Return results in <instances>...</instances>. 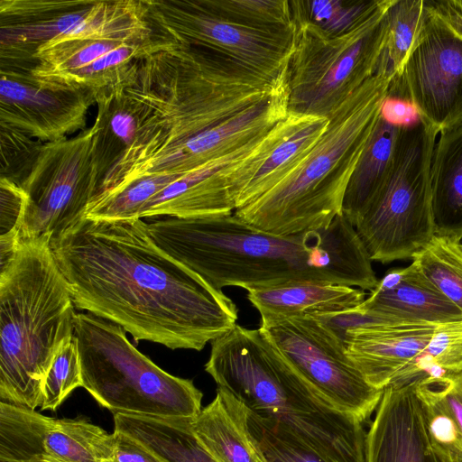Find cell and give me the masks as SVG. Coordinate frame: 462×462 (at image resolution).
<instances>
[{
  "instance_id": "52a82bcc",
  "label": "cell",
  "mask_w": 462,
  "mask_h": 462,
  "mask_svg": "<svg viewBox=\"0 0 462 462\" xmlns=\"http://www.w3.org/2000/svg\"><path fill=\"white\" fill-rule=\"evenodd\" d=\"M74 336L82 387L113 413L194 419L203 393L192 380L160 368L128 340L117 324L77 313Z\"/></svg>"
},
{
  "instance_id": "2e32d148",
  "label": "cell",
  "mask_w": 462,
  "mask_h": 462,
  "mask_svg": "<svg viewBox=\"0 0 462 462\" xmlns=\"http://www.w3.org/2000/svg\"><path fill=\"white\" fill-rule=\"evenodd\" d=\"M171 41L152 31L45 45L32 55L31 70L40 79L97 92L121 82L142 58Z\"/></svg>"
},
{
  "instance_id": "d6a6232c",
  "label": "cell",
  "mask_w": 462,
  "mask_h": 462,
  "mask_svg": "<svg viewBox=\"0 0 462 462\" xmlns=\"http://www.w3.org/2000/svg\"><path fill=\"white\" fill-rule=\"evenodd\" d=\"M203 1L212 12L237 24L264 29L294 26L289 0Z\"/></svg>"
},
{
  "instance_id": "f546056e",
  "label": "cell",
  "mask_w": 462,
  "mask_h": 462,
  "mask_svg": "<svg viewBox=\"0 0 462 462\" xmlns=\"http://www.w3.org/2000/svg\"><path fill=\"white\" fill-rule=\"evenodd\" d=\"M430 14L429 1L393 0L387 11V37L380 61L398 78Z\"/></svg>"
},
{
  "instance_id": "60d3db41",
  "label": "cell",
  "mask_w": 462,
  "mask_h": 462,
  "mask_svg": "<svg viewBox=\"0 0 462 462\" xmlns=\"http://www.w3.org/2000/svg\"><path fill=\"white\" fill-rule=\"evenodd\" d=\"M460 243H461V245H462V238H461V240H460Z\"/></svg>"
},
{
  "instance_id": "83f0119b",
  "label": "cell",
  "mask_w": 462,
  "mask_h": 462,
  "mask_svg": "<svg viewBox=\"0 0 462 462\" xmlns=\"http://www.w3.org/2000/svg\"><path fill=\"white\" fill-rule=\"evenodd\" d=\"M385 0H289L293 24L308 23L328 36L347 33L371 17Z\"/></svg>"
},
{
  "instance_id": "ba28073f",
  "label": "cell",
  "mask_w": 462,
  "mask_h": 462,
  "mask_svg": "<svg viewBox=\"0 0 462 462\" xmlns=\"http://www.w3.org/2000/svg\"><path fill=\"white\" fill-rule=\"evenodd\" d=\"M438 134L420 118L401 125L392 172L354 224L372 261L411 259L436 235L430 166Z\"/></svg>"
},
{
  "instance_id": "5b68a950",
  "label": "cell",
  "mask_w": 462,
  "mask_h": 462,
  "mask_svg": "<svg viewBox=\"0 0 462 462\" xmlns=\"http://www.w3.org/2000/svg\"><path fill=\"white\" fill-rule=\"evenodd\" d=\"M395 75L376 72L328 118V125L299 167L271 190L234 214L277 236L327 228L342 214L351 175L373 134Z\"/></svg>"
},
{
  "instance_id": "f35d334b",
  "label": "cell",
  "mask_w": 462,
  "mask_h": 462,
  "mask_svg": "<svg viewBox=\"0 0 462 462\" xmlns=\"http://www.w3.org/2000/svg\"><path fill=\"white\" fill-rule=\"evenodd\" d=\"M433 9L457 32L462 34V13L452 0L430 1Z\"/></svg>"
},
{
  "instance_id": "ab89813d",
  "label": "cell",
  "mask_w": 462,
  "mask_h": 462,
  "mask_svg": "<svg viewBox=\"0 0 462 462\" xmlns=\"http://www.w3.org/2000/svg\"><path fill=\"white\" fill-rule=\"evenodd\" d=\"M454 5L462 13V0H452Z\"/></svg>"
},
{
  "instance_id": "e575fe53",
  "label": "cell",
  "mask_w": 462,
  "mask_h": 462,
  "mask_svg": "<svg viewBox=\"0 0 462 462\" xmlns=\"http://www.w3.org/2000/svg\"><path fill=\"white\" fill-rule=\"evenodd\" d=\"M1 177L21 187L28 176L43 143L0 124Z\"/></svg>"
},
{
  "instance_id": "ac0fdd59",
  "label": "cell",
  "mask_w": 462,
  "mask_h": 462,
  "mask_svg": "<svg viewBox=\"0 0 462 462\" xmlns=\"http://www.w3.org/2000/svg\"><path fill=\"white\" fill-rule=\"evenodd\" d=\"M97 0H1V67L31 69L36 51L71 40Z\"/></svg>"
},
{
  "instance_id": "3957f363",
  "label": "cell",
  "mask_w": 462,
  "mask_h": 462,
  "mask_svg": "<svg viewBox=\"0 0 462 462\" xmlns=\"http://www.w3.org/2000/svg\"><path fill=\"white\" fill-rule=\"evenodd\" d=\"M153 242L217 290L320 282L372 291L378 279L356 230L342 212L325 229L277 236L234 213L165 217L148 223Z\"/></svg>"
},
{
  "instance_id": "ffe728a7",
  "label": "cell",
  "mask_w": 462,
  "mask_h": 462,
  "mask_svg": "<svg viewBox=\"0 0 462 462\" xmlns=\"http://www.w3.org/2000/svg\"><path fill=\"white\" fill-rule=\"evenodd\" d=\"M437 325L370 323L346 328V353L374 387L383 390L429 344Z\"/></svg>"
},
{
  "instance_id": "603a6c76",
  "label": "cell",
  "mask_w": 462,
  "mask_h": 462,
  "mask_svg": "<svg viewBox=\"0 0 462 462\" xmlns=\"http://www.w3.org/2000/svg\"><path fill=\"white\" fill-rule=\"evenodd\" d=\"M431 208L437 236L462 238V125L440 133L430 166Z\"/></svg>"
},
{
  "instance_id": "277c9868",
  "label": "cell",
  "mask_w": 462,
  "mask_h": 462,
  "mask_svg": "<svg viewBox=\"0 0 462 462\" xmlns=\"http://www.w3.org/2000/svg\"><path fill=\"white\" fill-rule=\"evenodd\" d=\"M205 371L258 417L328 462H365L363 423L325 399L261 328L236 325L211 342Z\"/></svg>"
},
{
  "instance_id": "4dcf8cb0",
  "label": "cell",
  "mask_w": 462,
  "mask_h": 462,
  "mask_svg": "<svg viewBox=\"0 0 462 462\" xmlns=\"http://www.w3.org/2000/svg\"><path fill=\"white\" fill-rule=\"evenodd\" d=\"M423 274L462 311V245L435 235L411 258Z\"/></svg>"
},
{
  "instance_id": "7402d4cb",
  "label": "cell",
  "mask_w": 462,
  "mask_h": 462,
  "mask_svg": "<svg viewBox=\"0 0 462 462\" xmlns=\"http://www.w3.org/2000/svg\"><path fill=\"white\" fill-rule=\"evenodd\" d=\"M261 318L334 316L351 311L365 300L364 290L320 282H300L246 290Z\"/></svg>"
},
{
  "instance_id": "cb8c5ba5",
  "label": "cell",
  "mask_w": 462,
  "mask_h": 462,
  "mask_svg": "<svg viewBox=\"0 0 462 462\" xmlns=\"http://www.w3.org/2000/svg\"><path fill=\"white\" fill-rule=\"evenodd\" d=\"M245 406L217 388L214 400L191 420L193 431L217 462H260L245 430Z\"/></svg>"
},
{
  "instance_id": "d4e9b609",
  "label": "cell",
  "mask_w": 462,
  "mask_h": 462,
  "mask_svg": "<svg viewBox=\"0 0 462 462\" xmlns=\"http://www.w3.org/2000/svg\"><path fill=\"white\" fill-rule=\"evenodd\" d=\"M401 125L381 113L346 189L342 212L353 225L392 172Z\"/></svg>"
},
{
  "instance_id": "30bf717a",
  "label": "cell",
  "mask_w": 462,
  "mask_h": 462,
  "mask_svg": "<svg viewBox=\"0 0 462 462\" xmlns=\"http://www.w3.org/2000/svg\"><path fill=\"white\" fill-rule=\"evenodd\" d=\"M144 3L149 23L158 34L207 51L271 84L286 81L294 49V26L264 29L237 24L212 12L203 0Z\"/></svg>"
},
{
  "instance_id": "44dd1931",
  "label": "cell",
  "mask_w": 462,
  "mask_h": 462,
  "mask_svg": "<svg viewBox=\"0 0 462 462\" xmlns=\"http://www.w3.org/2000/svg\"><path fill=\"white\" fill-rule=\"evenodd\" d=\"M355 310L414 324L439 325L462 319V311L412 262L389 270Z\"/></svg>"
},
{
  "instance_id": "6da1fadb",
  "label": "cell",
  "mask_w": 462,
  "mask_h": 462,
  "mask_svg": "<svg viewBox=\"0 0 462 462\" xmlns=\"http://www.w3.org/2000/svg\"><path fill=\"white\" fill-rule=\"evenodd\" d=\"M120 83L134 110L135 136L88 208L143 177L203 168L288 115L286 82L265 83L174 41L142 58Z\"/></svg>"
},
{
  "instance_id": "7a4b0ae2",
  "label": "cell",
  "mask_w": 462,
  "mask_h": 462,
  "mask_svg": "<svg viewBox=\"0 0 462 462\" xmlns=\"http://www.w3.org/2000/svg\"><path fill=\"white\" fill-rule=\"evenodd\" d=\"M147 225L85 217L51 248L76 308L136 342L200 351L236 325V305L157 246Z\"/></svg>"
},
{
  "instance_id": "d6986e66",
  "label": "cell",
  "mask_w": 462,
  "mask_h": 462,
  "mask_svg": "<svg viewBox=\"0 0 462 462\" xmlns=\"http://www.w3.org/2000/svg\"><path fill=\"white\" fill-rule=\"evenodd\" d=\"M365 456V462H448L430 439L413 383L383 389Z\"/></svg>"
},
{
  "instance_id": "74e56055",
  "label": "cell",
  "mask_w": 462,
  "mask_h": 462,
  "mask_svg": "<svg viewBox=\"0 0 462 462\" xmlns=\"http://www.w3.org/2000/svg\"><path fill=\"white\" fill-rule=\"evenodd\" d=\"M115 462H163L155 454L134 439L114 431Z\"/></svg>"
},
{
  "instance_id": "f1b7e54d",
  "label": "cell",
  "mask_w": 462,
  "mask_h": 462,
  "mask_svg": "<svg viewBox=\"0 0 462 462\" xmlns=\"http://www.w3.org/2000/svg\"><path fill=\"white\" fill-rule=\"evenodd\" d=\"M462 369V319L437 325L427 346L389 385H405Z\"/></svg>"
},
{
  "instance_id": "8fae6325",
  "label": "cell",
  "mask_w": 462,
  "mask_h": 462,
  "mask_svg": "<svg viewBox=\"0 0 462 462\" xmlns=\"http://www.w3.org/2000/svg\"><path fill=\"white\" fill-rule=\"evenodd\" d=\"M94 124L72 138L42 144L21 187L27 206L20 241L51 242L86 217L99 185Z\"/></svg>"
},
{
  "instance_id": "9c48e42d",
  "label": "cell",
  "mask_w": 462,
  "mask_h": 462,
  "mask_svg": "<svg viewBox=\"0 0 462 462\" xmlns=\"http://www.w3.org/2000/svg\"><path fill=\"white\" fill-rule=\"evenodd\" d=\"M384 4L366 21L339 36L296 23L286 70L288 113L328 118L377 70L388 30Z\"/></svg>"
},
{
  "instance_id": "9a60e30c",
  "label": "cell",
  "mask_w": 462,
  "mask_h": 462,
  "mask_svg": "<svg viewBox=\"0 0 462 462\" xmlns=\"http://www.w3.org/2000/svg\"><path fill=\"white\" fill-rule=\"evenodd\" d=\"M0 72L1 125L43 143L85 129L95 90L40 79L29 69L1 68Z\"/></svg>"
},
{
  "instance_id": "4316f807",
  "label": "cell",
  "mask_w": 462,
  "mask_h": 462,
  "mask_svg": "<svg viewBox=\"0 0 462 462\" xmlns=\"http://www.w3.org/2000/svg\"><path fill=\"white\" fill-rule=\"evenodd\" d=\"M96 105V155L100 183L134 142L137 121L132 103L120 82L98 90Z\"/></svg>"
},
{
  "instance_id": "5bb4252c",
  "label": "cell",
  "mask_w": 462,
  "mask_h": 462,
  "mask_svg": "<svg viewBox=\"0 0 462 462\" xmlns=\"http://www.w3.org/2000/svg\"><path fill=\"white\" fill-rule=\"evenodd\" d=\"M116 439L85 419L0 402V462H115Z\"/></svg>"
},
{
  "instance_id": "8d00e7d4",
  "label": "cell",
  "mask_w": 462,
  "mask_h": 462,
  "mask_svg": "<svg viewBox=\"0 0 462 462\" xmlns=\"http://www.w3.org/2000/svg\"><path fill=\"white\" fill-rule=\"evenodd\" d=\"M423 380L440 397L449 411L462 439V369Z\"/></svg>"
},
{
  "instance_id": "d590c367",
  "label": "cell",
  "mask_w": 462,
  "mask_h": 462,
  "mask_svg": "<svg viewBox=\"0 0 462 462\" xmlns=\"http://www.w3.org/2000/svg\"><path fill=\"white\" fill-rule=\"evenodd\" d=\"M27 206L25 191L14 181L0 178V236L16 233L24 217Z\"/></svg>"
},
{
  "instance_id": "4fadbf2b",
  "label": "cell",
  "mask_w": 462,
  "mask_h": 462,
  "mask_svg": "<svg viewBox=\"0 0 462 462\" xmlns=\"http://www.w3.org/2000/svg\"><path fill=\"white\" fill-rule=\"evenodd\" d=\"M390 97L405 100L439 134L462 125V34L432 7Z\"/></svg>"
},
{
  "instance_id": "1f68e13d",
  "label": "cell",
  "mask_w": 462,
  "mask_h": 462,
  "mask_svg": "<svg viewBox=\"0 0 462 462\" xmlns=\"http://www.w3.org/2000/svg\"><path fill=\"white\" fill-rule=\"evenodd\" d=\"M245 430L260 462H328L280 424L247 408Z\"/></svg>"
},
{
  "instance_id": "484cf974",
  "label": "cell",
  "mask_w": 462,
  "mask_h": 462,
  "mask_svg": "<svg viewBox=\"0 0 462 462\" xmlns=\"http://www.w3.org/2000/svg\"><path fill=\"white\" fill-rule=\"evenodd\" d=\"M328 119L309 116L257 167L240 194L236 209L263 196L293 172L324 133Z\"/></svg>"
},
{
  "instance_id": "e0dca14e",
  "label": "cell",
  "mask_w": 462,
  "mask_h": 462,
  "mask_svg": "<svg viewBox=\"0 0 462 462\" xmlns=\"http://www.w3.org/2000/svg\"><path fill=\"white\" fill-rule=\"evenodd\" d=\"M300 116L288 113L272 130L203 168L171 182L141 209L139 218L156 216L204 217L230 215L236 209L234 180L249 160L290 132Z\"/></svg>"
},
{
  "instance_id": "8992f818",
  "label": "cell",
  "mask_w": 462,
  "mask_h": 462,
  "mask_svg": "<svg viewBox=\"0 0 462 462\" xmlns=\"http://www.w3.org/2000/svg\"><path fill=\"white\" fill-rule=\"evenodd\" d=\"M75 308L51 239L20 241L0 269V402L40 407L55 356L74 335Z\"/></svg>"
},
{
  "instance_id": "836d02e7",
  "label": "cell",
  "mask_w": 462,
  "mask_h": 462,
  "mask_svg": "<svg viewBox=\"0 0 462 462\" xmlns=\"http://www.w3.org/2000/svg\"><path fill=\"white\" fill-rule=\"evenodd\" d=\"M78 387H82V373L77 339L72 335L60 347L45 377L41 410L56 411Z\"/></svg>"
},
{
  "instance_id": "7c38bea8",
  "label": "cell",
  "mask_w": 462,
  "mask_h": 462,
  "mask_svg": "<svg viewBox=\"0 0 462 462\" xmlns=\"http://www.w3.org/2000/svg\"><path fill=\"white\" fill-rule=\"evenodd\" d=\"M286 359L332 405L363 424L383 390L372 386L346 353L342 337L318 316L261 318L260 327Z\"/></svg>"
}]
</instances>
